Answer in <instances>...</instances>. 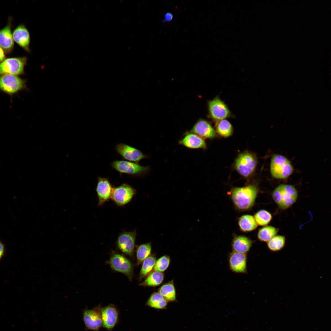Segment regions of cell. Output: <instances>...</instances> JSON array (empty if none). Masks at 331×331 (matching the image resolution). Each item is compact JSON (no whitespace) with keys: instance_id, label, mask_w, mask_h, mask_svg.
<instances>
[{"instance_id":"1","label":"cell","mask_w":331,"mask_h":331,"mask_svg":"<svg viewBox=\"0 0 331 331\" xmlns=\"http://www.w3.org/2000/svg\"><path fill=\"white\" fill-rule=\"evenodd\" d=\"M259 189L254 184L232 188L229 194L235 208L238 211L249 210L253 206Z\"/></svg>"},{"instance_id":"2","label":"cell","mask_w":331,"mask_h":331,"mask_svg":"<svg viewBox=\"0 0 331 331\" xmlns=\"http://www.w3.org/2000/svg\"><path fill=\"white\" fill-rule=\"evenodd\" d=\"M272 196L278 206L282 209L285 210L296 202L298 193L296 188L292 185L281 184L274 189Z\"/></svg>"},{"instance_id":"3","label":"cell","mask_w":331,"mask_h":331,"mask_svg":"<svg viewBox=\"0 0 331 331\" xmlns=\"http://www.w3.org/2000/svg\"><path fill=\"white\" fill-rule=\"evenodd\" d=\"M294 169L290 161L285 157L279 154L273 155L270 165L272 176L277 179H283L289 177Z\"/></svg>"},{"instance_id":"4","label":"cell","mask_w":331,"mask_h":331,"mask_svg":"<svg viewBox=\"0 0 331 331\" xmlns=\"http://www.w3.org/2000/svg\"><path fill=\"white\" fill-rule=\"evenodd\" d=\"M111 165L121 175L125 173L134 177H141L149 169L148 166H143L138 163L124 160H114L111 163Z\"/></svg>"},{"instance_id":"5","label":"cell","mask_w":331,"mask_h":331,"mask_svg":"<svg viewBox=\"0 0 331 331\" xmlns=\"http://www.w3.org/2000/svg\"><path fill=\"white\" fill-rule=\"evenodd\" d=\"M27 59V58L25 56L6 59L0 63V75L5 74L17 75L23 74Z\"/></svg>"},{"instance_id":"6","label":"cell","mask_w":331,"mask_h":331,"mask_svg":"<svg viewBox=\"0 0 331 331\" xmlns=\"http://www.w3.org/2000/svg\"><path fill=\"white\" fill-rule=\"evenodd\" d=\"M136 193V190L131 185L123 183L114 187L111 199L117 206L122 207L129 203Z\"/></svg>"},{"instance_id":"7","label":"cell","mask_w":331,"mask_h":331,"mask_svg":"<svg viewBox=\"0 0 331 331\" xmlns=\"http://www.w3.org/2000/svg\"><path fill=\"white\" fill-rule=\"evenodd\" d=\"M256 157L252 154L245 152L240 154L236 158L235 167L242 176L247 177L254 171L257 164Z\"/></svg>"},{"instance_id":"8","label":"cell","mask_w":331,"mask_h":331,"mask_svg":"<svg viewBox=\"0 0 331 331\" xmlns=\"http://www.w3.org/2000/svg\"><path fill=\"white\" fill-rule=\"evenodd\" d=\"M26 87L25 81L17 75L5 74L0 75V89L10 95Z\"/></svg>"},{"instance_id":"9","label":"cell","mask_w":331,"mask_h":331,"mask_svg":"<svg viewBox=\"0 0 331 331\" xmlns=\"http://www.w3.org/2000/svg\"><path fill=\"white\" fill-rule=\"evenodd\" d=\"M100 306L92 309H86L83 312V318L86 329L99 331L102 326Z\"/></svg>"},{"instance_id":"10","label":"cell","mask_w":331,"mask_h":331,"mask_svg":"<svg viewBox=\"0 0 331 331\" xmlns=\"http://www.w3.org/2000/svg\"><path fill=\"white\" fill-rule=\"evenodd\" d=\"M109 263L113 270L124 273L130 280H132L133 274V267L130 261L126 257L116 253L111 256Z\"/></svg>"},{"instance_id":"11","label":"cell","mask_w":331,"mask_h":331,"mask_svg":"<svg viewBox=\"0 0 331 331\" xmlns=\"http://www.w3.org/2000/svg\"><path fill=\"white\" fill-rule=\"evenodd\" d=\"M137 235L135 230L123 231L120 234L116 242L118 248L125 254L132 256L134 251Z\"/></svg>"},{"instance_id":"12","label":"cell","mask_w":331,"mask_h":331,"mask_svg":"<svg viewBox=\"0 0 331 331\" xmlns=\"http://www.w3.org/2000/svg\"><path fill=\"white\" fill-rule=\"evenodd\" d=\"M102 327L108 330L112 331L119 321V312L116 307L110 304L101 307Z\"/></svg>"},{"instance_id":"13","label":"cell","mask_w":331,"mask_h":331,"mask_svg":"<svg viewBox=\"0 0 331 331\" xmlns=\"http://www.w3.org/2000/svg\"><path fill=\"white\" fill-rule=\"evenodd\" d=\"M117 153L124 160L138 163L147 157L139 149L131 146L124 143H120L116 146Z\"/></svg>"},{"instance_id":"14","label":"cell","mask_w":331,"mask_h":331,"mask_svg":"<svg viewBox=\"0 0 331 331\" xmlns=\"http://www.w3.org/2000/svg\"><path fill=\"white\" fill-rule=\"evenodd\" d=\"M113 188L108 178L98 177L96 191L98 198V206H102L111 199Z\"/></svg>"},{"instance_id":"15","label":"cell","mask_w":331,"mask_h":331,"mask_svg":"<svg viewBox=\"0 0 331 331\" xmlns=\"http://www.w3.org/2000/svg\"><path fill=\"white\" fill-rule=\"evenodd\" d=\"M210 115L214 120L219 121L230 115V112L226 104L219 98L216 97L208 104Z\"/></svg>"},{"instance_id":"16","label":"cell","mask_w":331,"mask_h":331,"mask_svg":"<svg viewBox=\"0 0 331 331\" xmlns=\"http://www.w3.org/2000/svg\"><path fill=\"white\" fill-rule=\"evenodd\" d=\"M247 254L232 251L230 253L228 261L230 269L234 272H247Z\"/></svg>"},{"instance_id":"17","label":"cell","mask_w":331,"mask_h":331,"mask_svg":"<svg viewBox=\"0 0 331 331\" xmlns=\"http://www.w3.org/2000/svg\"><path fill=\"white\" fill-rule=\"evenodd\" d=\"M12 20V17H9L6 25L0 29V46L6 54L12 51L14 46L11 29Z\"/></svg>"},{"instance_id":"18","label":"cell","mask_w":331,"mask_h":331,"mask_svg":"<svg viewBox=\"0 0 331 331\" xmlns=\"http://www.w3.org/2000/svg\"><path fill=\"white\" fill-rule=\"evenodd\" d=\"M12 35L14 41L26 51H30V34L24 25H19L13 30Z\"/></svg>"},{"instance_id":"19","label":"cell","mask_w":331,"mask_h":331,"mask_svg":"<svg viewBox=\"0 0 331 331\" xmlns=\"http://www.w3.org/2000/svg\"><path fill=\"white\" fill-rule=\"evenodd\" d=\"M190 132L203 139H213L216 136V131L212 126L207 121L203 119L199 120L195 124Z\"/></svg>"},{"instance_id":"20","label":"cell","mask_w":331,"mask_h":331,"mask_svg":"<svg viewBox=\"0 0 331 331\" xmlns=\"http://www.w3.org/2000/svg\"><path fill=\"white\" fill-rule=\"evenodd\" d=\"M180 144L190 149H206L205 141L202 137L192 132L187 133L179 142Z\"/></svg>"},{"instance_id":"21","label":"cell","mask_w":331,"mask_h":331,"mask_svg":"<svg viewBox=\"0 0 331 331\" xmlns=\"http://www.w3.org/2000/svg\"><path fill=\"white\" fill-rule=\"evenodd\" d=\"M253 241L243 235H234L232 241L233 251L246 254L249 251Z\"/></svg>"},{"instance_id":"22","label":"cell","mask_w":331,"mask_h":331,"mask_svg":"<svg viewBox=\"0 0 331 331\" xmlns=\"http://www.w3.org/2000/svg\"><path fill=\"white\" fill-rule=\"evenodd\" d=\"M160 293L168 302H177L173 280L168 282L161 286L158 290Z\"/></svg>"},{"instance_id":"23","label":"cell","mask_w":331,"mask_h":331,"mask_svg":"<svg viewBox=\"0 0 331 331\" xmlns=\"http://www.w3.org/2000/svg\"><path fill=\"white\" fill-rule=\"evenodd\" d=\"M168 302L159 292L152 293L146 302V306L155 309L164 310L167 308Z\"/></svg>"},{"instance_id":"24","label":"cell","mask_w":331,"mask_h":331,"mask_svg":"<svg viewBox=\"0 0 331 331\" xmlns=\"http://www.w3.org/2000/svg\"><path fill=\"white\" fill-rule=\"evenodd\" d=\"M238 224L241 231L244 232L252 231L258 226L254 216L250 215H245L240 217L238 219Z\"/></svg>"},{"instance_id":"25","label":"cell","mask_w":331,"mask_h":331,"mask_svg":"<svg viewBox=\"0 0 331 331\" xmlns=\"http://www.w3.org/2000/svg\"><path fill=\"white\" fill-rule=\"evenodd\" d=\"M164 277L165 275L163 272L153 271L139 285L154 287L158 286L162 283Z\"/></svg>"},{"instance_id":"26","label":"cell","mask_w":331,"mask_h":331,"mask_svg":"<svg viewBox=\"0 0 331 331\" xmlns=\"http://www.w3.org/2000/svg\"><path fill=\"white\" fill-rule=\"evenodd\" d=\"M156 260V255L153 254L143 261L139 274V281L147 276L153 271Z\"/></svg>"},{"instance_id":"27","label":"cell","mask_w":331,"mask_h":331,"mask_svg":"<svg viewBox=\"0 0 331 331\" xmlns=\"http://www.w3.org/2000/svg\"><path fill=\"white\" fill-rule=\"evenodd\" d=\"M279 230V229L272 226H264L259 230L257 238L260 241L267 242L276 235Z\"/></svg>"},{"instance_id":"28","label":"cell","mask_w":331,"mask_h":331,"mask_svg":"<svg viewBox=\"0 0 331 331\" xmlns=\"http://www.w3.org/2000/svg\"><path fill=\"white\" fill-rule=\"evenodd\" d=\"M151 243L150 242L141 244L136 246L137 264L139 265L151 255Z\"/></svg>"},{"instance_id":"29","label":"cell","mask_w":331,"mask_h":331,"mask_svg":"<svg viewBox=\"0 0 331 331\" xmlns=\"http://www.w3.org/2000/svg\"><path fill=\"white\" fill-rule=\"evenodd\" d=\"M233 131L231 124L226 120L219 121L216 124V132L222 137L226 138L230 136L232 134Z\"/></svg>"},{"instance_id":"30","label":"cell","mask_w":331,"mask_h":331,"mask_svg":"<svg viewBox=\"0 0 331 331\" xmlns=\"http://www.w3.org/2000/svg\"><path fill=\"white\" fill-rule=\"evenodd\" d=\"M286 238L284 236L276 235L267 242L268 249L273 252H277L281 250L284 246Z\"/></svg>"},{"instance_id":"31","label":"cell","mask_w":331,"mask_h":331,"mask_svg":"<svg viewBox=\"0 0 331 331\" xmlns=\"http://www.w3.org/2000/svg\"><path fill=\"white\" fill-rule=\"evenodd\" d=\"M254 217L258 226H265L271 221L272 215L268 211L261 210L255 213Z\"/></svg>"},{"instance_id":"32","label":"cell","mask_w":331,"mask_h":331,"mask_svg":"<svg viewBox=\"0 0 331 331\" xmlns=\"http://www.w3.org/2000/svg\"><path fill=\"white\" fill-rule=\"evenodd\" d=\"M170 262V257L165 255L156 260L153 271L163 272L168 268Z\"/></svg>"},{"instance_id":"33","label":"cell","mask_w":331,"mask_h":331,"mask_svg":"<svg viewBox=\"0 0 331 331\" xmlns=\"http://www.w3.org/2000/svg\"><path fill=\"white\" fill-rule=\"evenodd\" d=\"M164 19L162 21V22L169 21L172 20L173 15L171 13L168 12L164 14Z\"/></svg>"},{"instance_id":"34","label":"cell","mask_w":331,"mask_h":331,"mask_svg":"<svg viewBox=\"0 0 331 331\" xmlns=\"http://www.w3.org/2000/svg\"><path fill=\"white\" fill-rule=\"evenodd\" d=\"M6 59L5 52L2 48L0 46V63Z\"/></svg>"},{"instance_id":"35","label":"cell","mask_w":331,"mask_h":331,"mask_svg":"<svg viewBox=\"0 0 331 331\" xmlns=\"http://www.w3.org/2000/svg\"><path fill=\"white\" fill-rule=\"evenodd\" d=\"M4 252V247L2 244L0 242V259L2 257Z\"/></svg>"}]
</instances>
